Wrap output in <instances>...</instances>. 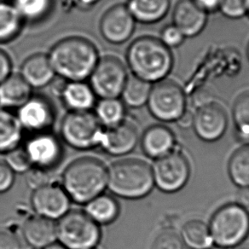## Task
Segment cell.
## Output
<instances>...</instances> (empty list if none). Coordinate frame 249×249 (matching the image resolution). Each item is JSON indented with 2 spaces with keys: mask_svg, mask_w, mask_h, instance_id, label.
<instances>
[{
  "mask_svg": "<svg viewBox=\"0 0 249 249\" xmlns=\"http://www.w3.org/2000/svg\"><path fill=\"white\" fill-rule=\"evenodd\" d=\"M174 144L173 132L162 124L150 126L142 135V149L147 156L152 158H160L171 152Z\"/></svg>",
  "mask_w": 249,
  "mask_h": 249,
  "instance_id": "cell-22",
  "label": "cell"
},
{
  "mask_svg": "<svg viewBox=\"0 0 249 249\" xmlns=\"http://www.w3.org/2000/svg\"><path fill=\"white\" fill-rule=\"evenodd\" d=\"M31 202L36 214L55 220L70 211L71 200L62 185L50 183L34 191Z\"/></svg>",
  "mask_w": 249,
  "mask_h": 249,
  "instance_id": "cell-13",
  "label": "cell"
},
{
  "mask_svg": "<svg viewBox=\"0 0 249 249\" xmlns=\"http://www.w3.org/2000/svg\"><path fill=\"white\" fill-rule=\"evenodd\" d=\"M12 73V62L10 55L4 50L0 49V83Z\"/></svg>",
  "mask_w": 249,
  "mask_h": 249,
  "instance_id": "cell-40",
  "label": "cell"
},
{
  "mask_svg": "<svg viewBox=\"0 0 249 249\" xmlns=\"http://www.w3.org/2000/svg\"><path fill=\"white\" fill-rule=\"evenodd\" d=\"M18 235L9 230H0V249H21Z\"/></svg>",
  "mask_w": 249,
  "mask_h": 249,
  "instance_id": "cell-39",
  "label": "cell"
},
{
  "mask_svg": "<svg viewBox=\"0 0 249 249\" xmlns=\"http://www.w3.org/2000/svg\"><path fill=\"white\" fill-rule=\"evenodd\" d=\"M186 38L183 33L173 23L165 26L160 32V41L171 50L181 46Z\"/></svg>",
  "mask_w": 249,
  "mask_h": 249,
  "instance_id": "cell-36",
  "label": "cell"
},
{
  "mask_svg": "<svg viewBox=\"0 0 249 249\" xmlns=\"http://www.w3.org/2000/svg\"><path fill=\"white\" fill-rule=\"evenodd\" d=\"M32 97V87L19 73H11L0 83V107H20Z\"/></svg>",
  "mask_w": 249,
  "mask_h": 249,
  "instance_id": "cell-23",
  "label": "cell"
},
{
  "mask_svg": "<svg viewBox=\"0 0 249 249\" xmlns=\"http://www.w3.org/2000/svg\"><path fill=\"white\" fill-rule=\"evenodd\" d=\"M43 249H68L65 246L62 245L60 242H53L51 245L45 247Z\"/></svg>",
  "mask_w": 249,
  "mask_h": 249,
  "instance_id": "cell-44",
  "label": "cell"
},
{
  "mask_svg": "<svg viewBox=\"0 0 249 249\" xmlns=\"http://www.w3.org/2000/svg\"><path fill=\"white\" fill-rule=\"evenodd\" d=\"M24 22L13 3L0 1V44L17 38Z\"/></svg>",
  "mask_w": 249,
  "mask_h": 249,
  "instance_id": "cell-26",
  "label": "cell"
},
{
  "mask_svg": "<svg viewBox=\"0 0 249 249\" xmlns=\"http://www.w3.org/2000/svg\"><path fill=\"white\" fill-rule=\"evenodd\" d=\"M176 122L180 128L189 129L193 127L194 114L191 111L186 109L179 117L178 118Z\"/></svg>",
  "mask_w": 249,
  "mask_h": 249,
  "instance_id": "cell-42",
  "label": "cell"
},
{
  "mask_svg": "<svg viewBox=\"0 0 249 249\" xmlns=\"http://www.w3.org/2000/svg\"><path fill=\"white\" fill-rule=\"evenodd\" d=\"M127 69L114 55L100 57L89 77L90 87L100 98H119L128 79Z\"/></svg>",
  "mask_w": 249,
  "mask_h": 249,
  "instance_id": "cell-9",
  "label": "cell"
},
{
  "mask_svg": "<svg viewBox=\"0 0 249 249\" xmlns=\"http://www.w3.org/2000/svg\"><path fill=\"white\" fill-rule=\"evenodd\" d=\"M172 0H127L125 4L135 21L142 24H155L169 13Z\"/></svg>",
  "mask_w": 249,
  "mask_h": 249,
  "instance_id": "cell-20",
  "label": "cell"
},
{
  "mask_svg": "<svg viewBox=\"0 0 249 249\" xmlns=\"http://www.w3.org/2000/svg\"><path fill=\"white\" fill-rule=\"evenodd\" d=\"M195 4L206 11L208 14L218 11L221 0H192Z\"/></svg>",
  "mask_w": 249,
  "mask_h": 249,
  "instance_id": "cell-41",
  "label": "cell"
},
{
  "mask_svg": "<svg viewBox=\"0 0 249 249\" xmlns=\"http://www.w3.org/2000/svg\"><path fill=\"white\" fill-rule=\"evenodd\" d=\"M102 236L100 226L85 211H69L56 224V240L68 249H94Z\"/></svg>",
  "mask_w": 249,
  "mask_h": 249,
  "instance_id": "cell-6",
  "label": "cell"
},
{
  "mask_svg": "<svg viewBox=\"0 0 249 249\" xmlns=\"http://www.w3.org/2000/svg\"><path fill=\"white\" fill-rule=\"evenodd\" d=\"M228 171L233 183L241 188H249V143L241 146L233 153Z\"/></svg>",
  "mask_w": 249,
  "mask_h": 249,
  "instance_id": "cell-30",
  "label": "cell"
},
{
  "mask_svg": "<svg viewBox=\"0 0 249 249\" xmlns=\"http://www.w3.org/2000/svg\"><path fill=\"white\" fill-rule=\"evenodd\" d=\"M152 171L157 187L168 193L181 190L188 182L191 173L185 156L173 150L157 158Z\"/></svg>",
  "mask_w": 249,
  "mask_h": 249,
  "instance_id": "cell-10",
  "label": "cell"
},
{
  "mask_svg": "<svg viewBox=\"0 0 249 249\" xmlns=\"http://www.w3.org/2000/svg\"><path fill=\"white\" fill-rule=\"evenodd\" d=\"M13 4L24 21H41L51 12L52 0H14Z\"/></svg>",
  "mask_w": 249,
  "mask_h": 249,
  "instance_id": "cell-31",
  "label": "cell"
},
{
  "mask_svg": "<svg viewBox=\"0 0 249 249\" xmlns=\"http://www.w3.org/2000/svg\"><path fill=\"white\" fill-rule=\"evenodd\" d=\"M22 131L17 115L5 108L0 107V153L6 154L18 148L21 138Z\"/></svg>",
  "mask_w": 249,
  "mask_h": 249,
  "instance_id": "cell-24",
  "label": "cell"
},
{
  "mask_svg": "<svg viewBox=\"0 0 249 249\" xmlns=\"http://www.w3.org/2000/svg\"><path fill=\"white\" fill-rule=\"evenodd\" d=\"M17 117L23 129L35 133L48 132L55 122V111L45 97L32 96L18 107Z\"/></svg>",
  "mask_w": 249,
  "mask_h": 249,
  "instance_id": "cell-14",
  "label": "cell"
},
{
  "mask_svg": "<svg viewBox=\"0 0 249 249\" xmlns=\"http://www.w3.org/2000/svg\"><path fill=\"white\" fill-rule=\"evenodd\" d=\"M232 117L238 135L249 140V90H246L236 97L232 107Z\"/></svg>",
  "mask_w": 249,
  "mask_h": 249,
  "instance_id": "cell-32",
  "label": "cell"
},
{
  "mask_svg": "<svg viewBox=\"0 0 249 249\" xmlns=\"http://www.w3.org/2000/svg\"><path fill=\"white\" fill-rule=\"evenodd\" d=\"M78 1H79L80 4H83V5L91 6V5H94V4L98 3L100 0H78Z\"/></svg>",
  "mask_w": 249,
  "mask_h": 249,
  "instance_id": "cell-45",
  "label": "cell"
},
{
  "mask_svg": "<svg viewBox=\"0 0 249 249\" xmlns=\"http://www.w3.org/2000/svg\"><path fill=\"white\" fill-rule=\"evenodd\" d=\"M154 185L152 168L142 160L125 158L114 161L107 168V187L120 197H144Z\"/></svg>",
  "mask_w": 249,
  "mask_h": 249,
  "instance_id": "cell-4",
  "label": "cell"
},
{
  "mask_svg": "<svg viewBox=\"0 0 249 249\" xmlns=\"http://www.w3.org/2000/svg\"><path fill=\"white\" fill-rule=\"evenodd\" d=\"M181 236L173 231L161 232L153 242L151 249H183Z\"/></svg>",
  "mask_w": 249,
  "mask_h": 249,
  "instance_id": "cell-35",
  "label": "cell"
},
{
  "mask_svg": "<svg viewBox=\"0 0 249 249\" xmlns=\"http://www.w3.org/2000/svg\"><path fill=\"white\" fill-rule=\"evenodd\" d=\"M247 56H248V59H249V45H248V47H247Z\"/></svg>",
  "mask_w": 249,
  "mask_h": 249,
  "instance_id": "cell-47",
  "label": "cell"
},
{
  "mask_svg": "<svg viewBox=\"0 0 249 249\" xmlns=\"http://www.w3.org/2000/svg\"><path fill=\"white\" fill-rule=\"evenodd\" d=\"M62 186L71 201L87 204L107 187V166L93 156L74 160L62 173Z\"/></svg>",
  "mask_w": 249,
  "mask_h": 249,
  "instance_id": "cell-3",
  "label": "cell"
},
{
  "mask_svg": "<svg viewBox=\"0 0 249 249\" xmlns=\"http://www.w3.org/2000/svg\"><path fill=\"white\" fill-rule=\"evenodd\" d=\"M5 161L15 173H27L33 166L24 148H18L6 153Z\"/></svg>",
  "mask_w": 249,
  "mask_h": 249,
  "instance_id": "cell-33",
  "label": "cell"
},
{
  "mask_svg": "<svg viewBox=\"0 0 249 249\" xmlns=\"http://www.w3.org/2000/svg\"><path fill=\"white\" fill-rule=\"evenodd\" d=\"M19 74L32 89L47 87L55 76L48 55L43 53H36L26 59L21 64Z\"/></svg>",
  "mask_w": 249,
  "mask_h": 249,
  "instance_id": "cell-18",
  "label": "cell"
},
{
  "mask_svg": "<svg viewBox=\"0 0 249 249\" xmlns=\"http://www.w3.org/2000/svg\"><path fill=\"white\" fill-rule=\"evenodd\" d=\"M61 97L70 111H90L97 103V96L89 84L85 81H67Z\"/></svg>",
  "mask_w": 249,
  "mask_h": 249,
  "instance_id": "cell-21",
  "label": "cell"
},
{
  "mask_svg": "<svg viewBox=\"0 0 249 249\" xmlns=\"http://www.w3.org/2000/svg\"><path fill=\"white\" fill-rule=\"evenodd\" d=\"M124 106L120 98H100L95 105V115L103 126H114L124 121Z\"/></svg>",
  "mask_w": 249,
  "mask_h": 249,
  "instance_id": "cell-29",
  "label": "cell"
},
{
  "mask_svg": "<svg viewBox=\"0 0 249 249\" xmlns=\"http://www.w3.org/2000/svg\"><path fill=\"white\" fill-rule=\"evenodd\" d=\"M146 105L158 121L173 122L186 110V96L178 84L166 79L153 84Z\"/></svg>",
  "mask_w": 249,
  "mask_h": 249,
  "instance_id": "cell-8",
  "label": "cell"
},
{
  "mask_svg": "<svg viewBox=\"0 0 249 249\" xmlns=\"http://www.w3.org/2000/svg\"><path fill=\"white\" fill-rule=\"evenodd\" d=\"M181 239L191 249H208L213 243L209 226L200 219H191L183 225Z\"/></svg>",
  "mask_w": 249,
  "mask_h": 249,
  "instance_id": "cell-27",
  "label": "cell"
},
{
  "mask_svg": "<svg viewBox=\"0 0 249 249\" xmlns=\"http://www.w3.org/2000/svg\"></svg>",
  "mask_w": 249,
  "mask_h": 249,
  "instance_id": "cell-49",
  "label": "cell"
},
{
  "mask_svg": "<svg viewBox=\"0 0 249 249\" xmlns=\"http://www.w3.org/2000/svg\"><path fill=\"white\" fill-rule=\"evenodd\" d=\"M104 127L90 111H70L62 119L61 137L70 147L90 149L100 145Z\"/></svg>",
  "mask_w": 249,
  "mask_h": 249,
  "instance_id": "cell-7",
  "label": "cell"
},
{
  "mask_svg": "<svg viewBox=\"0 0 249 249\" xmlns=\"http://www.w3.org/2000/svg\"><path fill=\"white\" fill-rule=\"evenodd\" d=\"M218 11L229 19H242L247 15L246 0H221Z\"/></svg>",
  "mask_w": 249,
  "mask_h": 249,
  "instance_id": "cell-34",
  "label": "cell"
},
{
  "mask_svg": "<svg viewBox=\"0 0 249 249\" xmlns=\"http://www.w3.org/2000/svg\"><path fill=\"white\" fill-rule=\"evenodd\" d=\"M139 141V131L135 124L124 121L104 129L99 146L112 156H124L132 152Z\"/></svg>",
  "mask_w": 249,
  "mask_h": 249,
  "instance_id": "cell-16",
  "label": "cell"
},
{
  "mask_svg": "<svg viewBox=\"0 0 249 249\" xmlns=\"http://www.w3.org/2000/svg\"><path fill=\"white\" fill-rule=\"evenodd\" d=\"M15 172L6 161L0 160V193L9 191L14 184Z\"/></svg>",
  "mask_w": 249,
  "mask_h": 249,
  "instance_id": "cell-38",
  "label": "cell"
},
{
  "mask_svg": "<svg viewBox=\"0 0 249 249\" xmlns=\"http://www.w3.org/2000/svg\"><path fill=\"white\" fill-rule=\"evenodd\" d=\"M27 173V183L34 191L51 183L49 170L33 166Z\"/></svg>",
  "mask_w": 249,
  "mask_h": 249,
  "instance_id": "cell-37",
  "label": "cell"
},
{
  "mask_svg": "<svg viewBox=\"0 0 249 249\" xmlns=\"http://www.w3.org/2000/svg\"><path fill=\"white\" fill-rule=\"evenodd\" d=\"M228 127V115L221 104L208 102L198 107L194 114L193 128L206 142H215L224 136Z\"/></svg>",
  "mask_w": 249,
  "mask_h": 249,
  "instance_id": "cell-11",
  "label": "cell"
},
{
  "mask_svg": "<svg viewBox=\"0 0 249 249\" xmlns=\"http://www.w3.org/2000/svg\"><path fill=\"white\" fill-rule=\"evenodd\" d=\"M48 57L55 75L67 81H86L100 58L96 45L80 36L59 40L52 46Z\"/></svg>",
  "mask_w": 249,
  "mask_h": 249,
  "instance_id": "cell-1",
  "label": "cell"
},
{
  "mask_svg": "<svg viewBox=\"0 0 249 249\" xmlns=\"http://www.w3.org/2000/svg\"><path fill=\"white\" fill-rule=\"evenodd\" d=\"M237 196V204L249 213V188H242Z\"/></svg>",
  "mask_w": 249,
  "mask_h": 249,
  "instance_id": "cell-43",
  "label": "cell"
},
{
  "mask_svg": "<svg viewBox=\"0 0 249 249\" xmlns=\"http://www.w3.org/2000/svg\"><path fill=\"white\" fill-rule=\"evenodd\" d=\"M137 21L125 4H115L101 18V35L113 45H121L129 40L135 31Z\"/></svg>",
  "mask_w": 249,
  "mask_h": 249,
  "instance_id": "cell-12",
  "label": "cell"
},
{
  "mask_svg": "<svg viewBox=\"0 0 249 249\" xmlns=\"http://www.w3.org/2000/svg\"><path fill=\"white\" fill-rule=\"evenodd\" d=\"M125 58L133 76L151 84L166 80L174 65L172 50L153 36H142L133 40Z\"/></svg>",
  "mask_w": 249,
  "mask_h": 249,
  "instance_id": "cell-2",
  "label": "cell"
},
{
  "mask_svg": "<svg viewBox=\"0 0 249 249\" xmlns=\"http://www.w3.org/2000/svg\"></svg>",
  "mask_w": 249,
  "mask_h": 249,
  "instance_id": "cell-48",
  "label": "cell"
},
{
  "mask_svg": "<svg viewBox=\"0 0 249 249\" xmlns=\"http://www.w3.org/2000/svg\"><path fill=\"white\" fill-rule=\"evenodd\" d=\"M153 84L138 77H128L121 92V101L132 108H139L147 104Z\"/></svg>",
  "mask_w": 249,
  "mask_h": 249,
  "instance_id": "cell-28",
  "label": "cell"
},
{
  "mask_svg": "<svg viewBox=\"0 0 249 249\" xmlns=\"http://www.w3.org/2000/svg\"><path fill=\"white\" fill-rule=\"evenodd\" d=\"M209 230L216 245L234 248L249 235V213L237 203L225 205L212 217Z\"/></svg>",
  "mask_w": 249,
  "mask_h": 249,
  "instance_id": "cell-5",
  "label": "cell"
},
{
  "mask_svg": "<svg viewBox=\"0 0 249 249\" xmlns=\"http://www.w3.org/2000/svg\"><path fill=\"white\" fill-rule=\"evenodd\" d=\"M208 14L192 0H178L173 11V23L186 38L201 35L208 24Z\"/></svg>",
  "mask_w": 249,
  "mask_h": 249,
  "instance_id": "cell-17",
  "label": "cell"
},
{
  "mask_svg": "<svg viewBox=\"0 0 249 249\" xmlns=\"http://www.w3.org/2000/svg\"><path fill=\"white\" fill-rule=\"evenodd\" d=\"M246 11H247V17L249 18V0H246Z\"/></svg>",
  "mask_w": 249,
  "mask_h": 249,
  "instance_id": "cell-46",
  "label": "cell"
},
{
  "mask_svg": "<svg viewBox=\"0 0 249 249\" xmlns=\"http://www.w3.org/2000/svg\"><path fill=\"white\" fill-rule=\"evenodd\" d=\"M85 210L86 213L98 225H108L119 216L120 205L110 196L101 194L87 202Z\"/></svg>",
  "mask_w": 249,
  "mask_h": 249,
  "instance_id": "cell-25",
  "label": "cell"
},
{
  "mask_svg": "<svg viewBox=\"0 0 249 249\" xmlns=\"http://www.w3.org/2000/svg\"><path fill=\"white\" fill-rule=\"evenodd\" d=\"M33 166L50 170L58 164L62 156L59 139L49 132L35 133L24 147Z\"/></svg>",
  "mask_w": 249,
  "mask_h": 249,
  "instance_id": "cell-15",
  "label": "cell"
},
{
  "mask_svg": "<svg viewBox=\"0 0 249 249\" xmlns=\"http://www.w3.org/2000/svg\"><path fill=\"white\" fill-rule=\"evenodd\" d=\"M21 233L28 245L34 249H43L55 242L56 224L50 218L34 215L24 222Z\"/></svg>",
  "mask_w": 249,
  "mask_h": 249,
  "instance_id": "cell-19",
  "label": "cell"
}]
</instances>
